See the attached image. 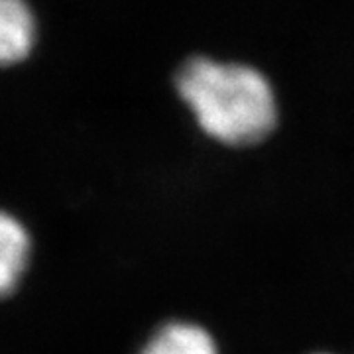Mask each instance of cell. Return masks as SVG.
Returning <instances> with one entry per match:
<instances>
[{
    "label": "cell",
    "instance_id": "obj_4",
    "mask_svg": "<svg viewBox=\"0 0 354 354\" xmlns=\"http://www.w3.org/2000/svg\"><path fill=\"white\" fill-rule=\"evenodd\" d=\"M30 234L10 213L0 216V291L10 297L18 290L30 260Z\"/></svg>",
    "mask_w": 354,
    "mask_h": 354
},
{
    "label": "cell",
    "instance_id": "obj_5",
    "mask_svg": "<svg viewBox=\"0 0 354 354\" xmlns=\"http://www.w3.org/2000/svg\"><path fill=\"white\" fill-rule=\"evenodd\" d=\"M313 354H329V353H313Z\"/></svg>",
    "mask_w": 354,
    "mask_h": 354
},
{
    "label": "cell",
    "instance_id": "obj_1",
    "mask_svg": "<svg viewBox=\"0 0 354 354\" xmlns=\"http://www.w3.org/2000/svg\"><path fill=\"white\" fill-rule=\"evenodd\" d=\"M174 85L199 128L218 144L250 148L278 124L274 88L250 65L193 55L177 67Z\"/></svg>",
    "mask_w": 354,
    "mask_h": 354
},
{
    "label": "cell",
    "instance_id": "obj_3",
    "mask_svg": "<svg viewBox=\"0 0 354 354\" xmlns=\"http://www.w3.org/2000/svg\"><path fill=\"white\" fill-rule=\"evenodd\" d=\"M138 354H218L211 333L191 321H167L144 342Z\"/></svg>",
    "mask_w": 354,
    "mask_h": 354
},
{
    "label": "cell",
    "instance_id": "obj_2",
    "mask_svg": "<svg viewBox=\"0 0 354 354\" xmlns=\"http://www.w3.org/2000/svg\"><path fill=\"white\" fill-rule=\"evenodd\" d=\"M36 39L34 14L26 0H0V62L20 64L30 55Z\"/></svg>",
    "mask_w": 354,
    "mask_h": 354
}]
</instances>
